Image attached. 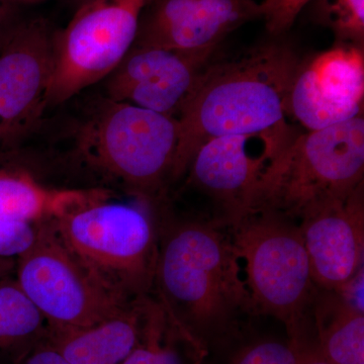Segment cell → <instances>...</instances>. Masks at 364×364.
Returning <instances> with one entry per match:
<instances>
[{
	"mask_svg": "<svg viewBox=\"0 0 364 364\" xmlns=\"http://www.w3.org/2000/svg\"><path fill=\"white\" fill-rule=\"evenodd\" d=\"M158 252L153 294L174 321L205 346L236 333L256 315L242 277L231 227L155 210Z\"/></svg>",
	"mask_w": 364,
	"mask_h": 364,
	"instance_id": "1",
	"label": "cell"
},
{
	"mask_svg": "<svg viewBox=\"0 0 364 364\" xmlns=\"http://www.w3.org/2000/svg\"><path fill=\"white\" fill-rule=\"evenodd\" d=\"M301 62L293 47L280 42L213 59L176 117L171 181L186 173L196 151L210 139L287 126L289 93Z\"/></svg>",
	"mask_w": 364,
	"mask_h": 364,
	"instance_id": "2",
	"label": "cell"
},
{
	"mask_svg": "<svg viewBox=\"0 0 364 364\" xmlns=\"http://www.w3.org/2000/svg\"><path fill=\"white\" fill-rule=\"evenodd\" d=\"M364 184V119L296 133L263 170L241 217L270 215L291 222L343 200ZM239 219V220H240Z\"/></svg>",
	"mask_w": 364,
	"mask_h": 364,
	"instance_id": "3",
	"label": "cell"
},
{
	"mask_svg": "<svg viewBox=\"0 0 364 364\" xmlns=\"http://www.w3.org/2000/svg\"><path fill=\"white\" fill-rule=\"evenodd\" d=\"M177 143L176 117L107 98L81 129L77 156L100 181L157 208Z\"/></svg>",
	"mask_w": 364,
	"mask_h": 364,
	"instance_id": "4",
	"label": "cell"
},
{
	"mask_svg": "<svg viewBox=\"0 0 364 364\" xmlns=\"http://www.w3.org/2000/svg\"><path fill=\"white\" fill-rule=\"evenodd\" d=\"M52 223L67 248L117 301L128 304L153 294L156 214L107 198Z\"/></svg>",
	"mask_w": 364,
	"mask_h": 364,
	"instance_id": "5",
	"label": "cell"
},
{
	"mask_svg": "<svg viewBox=\"0 0 364 364\" xmlns=\"http://www.w3.org/2000/svg\"><path fill=\"white\" fill-rule=\"evenodd\" d=\"M256 315L286 326L289 339L305 334L306 318L320 289L299 224L270 215H247L230 225Z\"/></svg>",
	"mask_w": 364,
	"mask_h": 364,
	"instance_id": "6",
	"label": "cell"
},
{
	"mask_svg": "<svg viewBox=\"0 0 364 364\" xmlns=\"http://www.w3.org/2000/svg\"><path fill=\"white\" fill-rule=\"evenodd\" d=\"M150 0H88L55 33L47 107L59 105L107 78L135 44Z\"/></svg>",
	"mask_w": 364,
	"mask_h": 364,
	"instance_id": "7",
	"label": "cell"
},
{
	"mask_svg": "<svg viewBox=\"0 0 364 364\" xmlns=\"http://www.w3.org/2000/svg\"><path fill=\"white\" fill-rule=\"evenodd\" d=\"M14 279L52 330L87 327L127 305L93 279L52 221L41 224L35 244L16 259Z\"/></svg>",
	"mask_w": 364,
	"mask_h": 364,
	"instance_id": "8",
	"label": "cell"
},
{
	"mask_svg": "<svg viewBox=\"0 0 364 364\" xmlns=\"http://www.w3.org/2000/svg\"><path fill=\"white\" fill-rule=\"evenodd\" d=\"M55 33L43 18L21 21L0 45V154L11 153L47 107Z\"/></svg>",
	"mask_w": 364,
	"mask_h": 364,
	"instance_id": "9",
	"label": "cell"
},
{
	"mask_svg": "<svg viewBox=\"0 0 364 364\" xmlns=\"http://www.w3.org/2000/svg\"><path fill=\"white\" fill-rule=\"evenodd\" d=\"M296 134L287 124L263 133L210 139L189 163L188 181L213 198L223 210L218 218L232 225L240 219L263 170Z\"/></svg>",
	"mask_w": 364,
	"mask_h": 364,
	"instance_id": "10",
	"label": "cell"
},
{
	"mask_svg": "<svg viewBox=\"0 0 364 364\" xmlns=\"http://www.w3.org/2000/svg\"><path fill=\"white\" fill-rule=\"evenodd\" d=\"M363 47L338 43L301 60L289 93V112L306 131L363 116Z\"/></svg>",
	"mask_w": 364,
	"mask_h": 364,
	"instance_id": "11",
	"label": "cell"
},
{
	"mask_svg": "<svg viewBox=\"0 0 364 364\" xmlns=\"http://www.w3.org/2000/svg\"><path fill=\"white\" fill-rule=\"evenodd\" d=\"M261 18L255 0H150L133 47L189 54L217 51L228 35Z\"/></svg>",
	"mask_w": 364,
	"mask_h": 364,
	"instance_id": "12",
	"label": "cell"
},
{
	"mask_svg": "<svg viewBox=\"0 0 364 364\" xmlns=\"http://www.w3.org/2000/svg\"><path fill=\"white\" fill-rule=\"evenodd\" d=\"M132 47L107 76V98L176 117L215 53Z\"/></svg>",
	"mask_w": 364,
	"mask_h": 364,
	"instance_id": "13",
	"label": "cell"
},
{
	"mask_svg": "<svg viewBox=\"0 0 364 364\" xmlns=\"http://www.w3.org/2000/svg\"><path fill=\"white\" fill-rule=\"evenodd\" d=\"M299 227L320 291L342 293L363 272L364 184L306 215Z\"/></svg>",
	"mask_w": 364,
	"mask_h": 364,
	"instance_id": "14",
	"label": "cell"
},
{
	"mask_svg": "<svg viewBox=\"0 0 364 364\" xmlns=\"http://www.w3.org/2000/svg\"><path fill=\"white\" fill-rule=\"evenodd\" d=\"M6 154H0V221H54L72 210L111 198L109 189L48 186L23 165L4 157Z\"/></svg>",
	"mask_w": 364,
	"mask_h": 364,
	"instance_id": "15",
	"label": "cell"
},
{
	"mask_svg": "<svg viewBox=\"0 0 364 364\" xmlns=\"http://www.w3.org/2000/svg\"><path fill=\"white\" fill-rule=\"evenodd\" d=\"M150 296L131 301L111 317L87 327L48 328V337L69 363L122 364L140 341Z\"/></svg>",
	"mask_w": 364,
	"mask_h": 364,
	"instance_id": "16",
	"label": "cell"
},
{
	"mask_svg": "<svg viewBox=\"0 0 364 364\" xmlns=\"http://www.w3.org/2000/svg\"><path fill=\"white\" fill-rule=\"evenodd\" d=\"M318 351L330 364H364V311L338 293L320 291L313 306Z\"/></svg>",
	"mask_w": 364,
	"mask_h": 364,
	"instance_id": "17",
	"label": "cell"
},
{
	"mask_svg": "<svg viewBox=\"0 0 364 364\" xmlns=\"http://www.w3.org/2000/svg\"><path fill=\"white\" fill-rule=\"evenodd\" d=\"M208 353V347L177 324L152 294L140 341L122 364H205Z\"/></svg>",
	"mask_w": 364,
	"mask_h": 364,
	"instance_id": "18",
	"label": "cell"
},
{
	"mask_svg": "<svg viewBox=\"0 0 364 364\" xmlns=\"http://www.w3.org/2000/svg\"><path fill=\"white\" fill-rule=\"evenodd\" d=\"M48 325L11 277L0 284V361L44 337Z\"/></svg>",
	"mask_w": 364,
	"mask_h": 364,
	"instance_id": "19",
	"label": "cell"
},
{
	"mask_svg": "<svg viewBox=\"0 0 364 364\" xmlns=\"http://www.w3.org/2000/svg\"><path fill=\"white\" fill-rule=\"evenodd\" d=\"M316 16L338 43L363 47L364 0H313Z\"/></svg>",
	"mask_w": 364,
	"mask_h": 364,
	"instance_id": "20",
	"label": "cell"
},
{
	"mask_svg": "<svg viewBox=\"0 0 364 364\" xmlns=\"http://www.w3.org/2000/svg\"><path fill=\"white\" fill-rule=\"evenodd\" d=\"M298 348L293 340H260L236 352L230 364H298Z\"/></svg>",
	"mask_w": 364,
	"mask_h": 364,
	"instance_id": "21",
	"label": "cell"
},
{
	"mask_svg": "<svg viewBox=\"0 0 364 364\" xmlns=\"http://www.w3.org/2000/svg\"><path fill=\"white\" fill-rule=\"evenodd\" d=\"M42 223L0 221V257L18 259L37 240Z\"/></svg>",
	"mask_w": 364,
	"mask_h": 364,
	"instance_id": "22",
	"label": "cell"
},
{
	"mask_svg": "<svg viewBox=\"0 0 364 364\" xmlns=\"http://www.w3.org/2000/svg\"><path fill=\"white\" fill-rule=\"evenodd\" d=\"M313 0H262V18L268 32L274 37L287 33L299 14Z\"/></svg>",
	"mask_w": 364,
	"mask_h": 364,
	"instance_id": "23",
	"label": "cell"
},
{
	"mask_svg": "<svg viewBox=\"0 0 364 364\" xmlns=\"http://www.w3.org/2000/svg\"><path fill=\"white\" fill-rule=\"evenodd\" d=\"M0 364H71L50 341L47 334L44 337L26 345L6 358Z\"/></svg>",
	"mask_w": 364,
	"mask_h": 364,
	"instance_id": "24",
	"label": "cell"
},
{
	"mask_svg": "<svg viewBox=\"0 0 364 364\" xmlns=\"http://www.w3.org/2000/svg\"><path fill=\"white\" fill-rule=\"evenodd\" d=\"M291 340H293L298 348V364H330L318 351L316 341L311 342L306 334Z\"/></svg>",
	"mask_w": 364,
	"mask_h": 364,
	"instance_id": "25",
	"label": "cell"
},
{
	"mask_svg": "<svg viewBox=\"0 0 364 364\" xmlns=\"http://www.w3.org/2000/svg\"><path fill=\"white\" fill-rule=\"evenodd\" d=\"M21 21L13 2L11 0H0V45Z\"/></svg>",
	"mask_w": 364,
	"mask_h": 364,
	"instance_id": "26",
	"label": "cell"
},
{
	"mask_svg": "<svg viewBox=\"0 0 364 364\" xmlns=\"http://www.w3.org/2000/svg\"><path fill=\"white\" fill-rule=\"evenodd\" d=\"M16 259L0 257V284L14 277Z\"/></svg>",
	"mask_w": 364,
	"mask_h": 364,
	"instance_id": "27",
	"label": "cell"
},
{
	"mask_svg": "<svg viewBox=\"0 0 364 364\" xmlns=\"http://www.w3.org/2000/svg\"><path fill=\"white\" fill-rule=\"evenodd\" d=\"M88 1V0H85V2Z\"/></svg>",
	"mask_w": 364,
	"mask_h": 364,
	"instance_id": "28",
	"label": "cell"
}]
</instances>
